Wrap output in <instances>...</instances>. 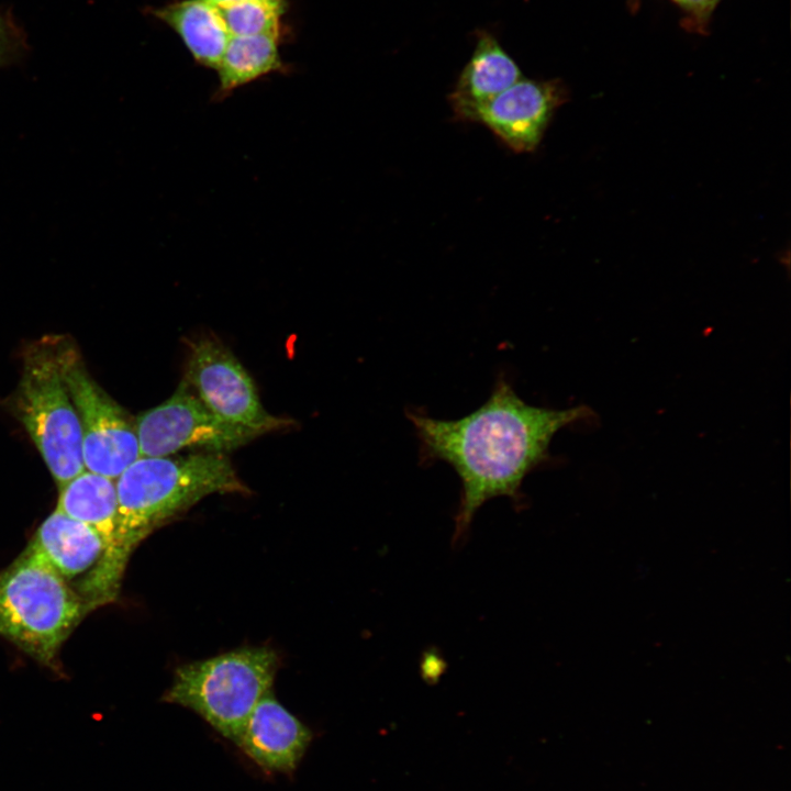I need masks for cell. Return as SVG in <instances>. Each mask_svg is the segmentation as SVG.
Wrapping results in <instances>:
<instances>
[{"label": "cell", "instance_id": "obj_1", "mask_svg": "<svg viewBox=\"0 0 791 791\" xmlns=\"http://www.w3.org/2000/svg\"><path fill=\"white\" fill-rule=\"evenodd\" d=\"M588 413L584 405L554 410L526 403L503 374L495 379L488 400L460 419L439 420L408 410L421 461H444L459 477L454 542L467 535L487 501L506 497L521 504L522 483L548 459L554 435Z\"/></svg>", "mask_w": 791, "mask_h": 791}, {"label": "cell", "instance_id": "obj_2", "mask_svg": "<svg viewBox=\"0 0 791 791\" xmlns=\"http://www.w3.org/2000/svg\"><path fill=\"white\" fill-rule=\"evenodd\" d=\"M118 538L130 552L154 528L214 493H247L222 453L138 457L115 479Z\"/></svg>", "mask_w": 791, "mask_h": 791}, {"label": "cell", "instance_id": "obj_3", "mask_svg": "<svg viewBox=\"0 0 791 791\" xmlns=\"http://www.w3.org/2000/svg\"><path fill=\"white\" fill-rule=\"evenodd\" d=\"M88 614L30 546L0 573V635L52 667L62 644Z\"/></svg>", "mask_w": 791, "mask_h": 791}, {"label": "cell", "instance_id": "obj_4", "mask_svg": "<svg viewBox=\"0 0 791 791\" xmlns=\"http://www.w3.org/2000/svg\"><path fill=\"white\" fill-rule=\"evenodd\" d=\"M278 668L269 648H244L176 669L164 695L186 706L236 744L252 711L267 693Z\"/></svg>", "mask_w": 791, "mask_h": 791}, {"label": "cell", "instance_id": "obj_5", "mask_svg": "<svg viewBox=\"0 0 791 791\" xmlns=\"http://www.w3.org/2000/svg\"><path fill=\"white\" fill-rule=\"evenodd\" d=\"M13 408L58 487L85 470L80 422L54 341L42 339L25 349Z\"/></svg>", "mask_w": 791, "mask_h": 791}, {"label": "cell", "instance_id": "obj_6", "mask_svg": "<svg viewBox=\"0 0 791 791\" xmlns=\"http://www.w3.org/2000/svg\"><path fill=\"white\" fill-rule=\"evenodd\" d=\"M29 546L60 577L87 613L113 602L131 552L55 510Z\"/></svg>", "mask_w": 791, "mask_h": 791}, {"label": "cell", "instance_id": "obj_7", "mask_svg": "<svg viewBox=\"0 0 791 791\" xmlns=\"http://www.w3.org/2000/svg\"><path fill=\"white\" fill-rule=\"evenodd\" d=\"M56 360L77 411L85 469L112 479L140 457L135 425L92 379L77 349L54 341Z\"/></svg>", "mask_w": 791, "mask_h": 791}, {"label": "cell", "instance_id": "obj_8", "mask_svg": "<svg viewBox=\"0 0 791 791\" xmlns=\"http://www.w3.org/2000/svg\"><path fill=\"white\" fill-rule=\"evenodd\" d=\"M183 380L214 415L234 426L260 435L291 423L265 410L245 368L212 337L189 342Z\"/></svg>", "mask_w": 791, "mask_h": 791}, {"label": "cell", "instance_id": "obj_9", "mask_svg": "<svg viewBox=\"0 0 791 791\" xmlns=\"http://www.w3.org/2000/svg\"><path fill=\"white\" fill-rule=\"evenodd\" d=\"M134 425L140 457L170 456L191 447L223 454L258 436L214 415L183 379L169 399L140 414Z\"/></svg>", "mask_w": 791, "mask_h": 791}, {"label": "cell", "instance_id": "obj_10", "mask_svg": "<svg viewBox=\"0 0 791 791\" xmlns=\"http://www.w3.org/2000/svg\"><path fill=\"white\" fill-rule=\"evenodd\" d=\"M566 90L558 80L520 79L494 97L478 114L476 123L488 127L514 153L534 152Z\"/></svg>", "mask_w": 791, "mask_h": 791}, {"label": "cell", "instance_id": "obj_11", "mask_svg": "<svg viewBox=\"0 0 791 791\" xmlns=\"http://www.w3.org/2000/svg\"><path fill=\"white\" fill-rule=\"evenodd\" d=\"M310 740V729L270 691L252 711L236 745L267 770L290 771L298 765Z\"/></svg>", "mask_w": 791, "mask_h": 791}, {"label": "cell", "instance_id": "obj_12", "mask_svg": "<svg viewBox=\"0 0 791 791\" xmlns=\"http://www.w3.org/2000/svg\"><path fill=\"white\" fill-rule=\"evenodd\" d=\"M522 78L520 67L494 35L478 30L474 52L448 96L455 119L476 123L494 97Z\"/></svg>", "mask_w": 791, "mask_h": 791}, {"label": "cell", "instance_id": "obj_13", "mask_svg": "<svg viewBox=\"0 0 791 791\" xmlns=\"http://www.w3.org/2000/svg\"><path fill=\"white\" fill-rule=\"evenodd\" d=\"M149 11L178 35L197 64L216 69L231 37L218 5L209 0H176Z\"/></svg>", "mask_w": 791, "mask_h": 791}, {"label": "cell", "instance_id": "obj_14", "mask_svg": "<svg viewBox=\"0 0 791 791\" xmlns=\"http://www.w3.org/2000/svg\"><path fill=\"white\" fill-rule=\"evenodd\" d=\"M275 35L231 36L216 67L219 85L212 96L221 102L236 89L272 74H289Z\"/></svg>", "mask_w": 791, "mask_h": 791}, {"label": "cell", "instance_id": "obj_15", "mask_svg": "<svg viewBox=\"0 0 791 791\" xmlns=\"http://www.w3.org/2000/svg\"><path fill=\"white\" fill-rule=\"evenodd\" d=\"M56 510L121 545L115 479L85 469L59 487Z\"/></svg>", "mask_w": 791, "mask_h": 791}, {"label": "cell", "instance_id": "obj_16", "mask_svg": "<svg viewBox=\"0 0 791 791\" xmlns=\"http://www.w3.org/2000/svg\"><path fill=\"white\" fill-rule=\"evenodd\" d=\"M286 1L249 0L218 7L231 36L285 35Z\"/></svg>", "mask_w": 791, "mask_h": 791}, {"label": "cell", "instance_id": "obj_17", "mask_svg": "<svg viewBox=\"0 0 791 791\" xmlns=\"http://www.w3.org/2000/svg\"><path fill=\"white\" fill-rule=\"evenodd\" d=\"M18 35L0 14V66L8 63L18 52Z\"/></svg>", "mask_w": 791, "mask_h": 791}, {"label": "cell", "instance_id": "obj_18", "mask_svg": "<svg viewBox=\"0 0 791 791\" xmlns=\"http://www.w3.org/2000/svg\"><path fill=\"white\" fill-rule=\"evenodd\" d=\"M684 11L703 21L711 14L718 0H672Z\"/></svg>", "mask_w": 791, "mask_h": 791}, {"label": "cell", "instance_id": "obj_19", "mask_svg": "<svg viewBox=\"0 0 791 791\" xmlns=\"http://www.w3.org/2000/svg\"><path fill=\"white\" fill-rule=\"evenodd\" d=\"M209 1L212 2L213 4L218 5V7H221V5H225V4H230V3H234V2L249 1V0H209ZM264 1L283 2V1H286V0H264Z\"/></svg>", "mask_w": 791, "mask_h": 791}]
</instances>
